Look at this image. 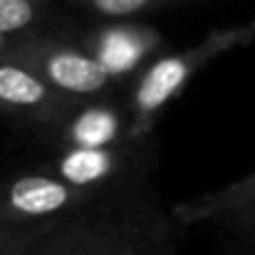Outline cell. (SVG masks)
I'll return each mask as SVG.
<instances>
[{"label": "cell", "mask_w": 255, "mask_h": 255, "mask_svg": "<svg viewBox=\"0 0 255 255\" xmlns=\"http://www.w3.org/2000/svg\"><path fill=\"white\" fill-rule=\"evenodd\" d=\"M27 65L0 55V114L45 129L47 134L77 107Z\"/></svg>", "instance_id": "6"}, {"label": "cell", "mask_w": 255, "mask_h": 255, "mask_svg": "<svg viewBox=\"0 0 255 255\" xmlns=\"http://www.w3.org/2000/svg\"><path fill=\"white\" fill-rule=\"evenodd\" d=\"M112 196L117 193L80 191L47 169L10 173L0 181V238L40 233L87 208H94Z\"/></svg>", "instance_id": "3"}, {"label": "cell", "mask_w": 255, "mask_h": 255, "mask_svg": "<svg viewBox=\"0 0 255 255\" xmlns=\"http://www.w3.org/2000/svg\"><path fill=\"white\" fill-rule=\"evenodd\" d=\"M50 2L40 0H0V52L10 40L47 30Z\"/></svg>", "instance_id": "10"}, {"label": "cell", "mask_w": 255, "mask_h": 255, "mask_svg": "<svg viewBox=\"0 0 255 255\" xmlns=\"http://www.w3.org/2000/svg\"><path fill=\"white\" fill-rule=\"evenodd\" d=\"M60 149H104L131 141V117L127 102L99 97L80 102L52 131Z\"/></svg>", "instance_id": "8"}, {"label": "cell", "mask_w": 255, "mask_h": 255, "mask_svg": "<svg viewBox=\"0 0 255 255\" xmlns=\"http://www.w3.org/2000/svg\"><path fill=\"white\" fill-rule=\"evenodd\" d=\"M77 10H85L89 15L107 20H136L139 15H149L164 7H173L188 0H70Z\"/></svg>", "instance_id": "11"}, {"label": "cell", "mask_w": 255, "mask_h": 255, "mask_svg": "<svg viewBox=\"0 0 255 255\" xmlns=\"http://www.w3.org/2000/svg\"><path fill=\"white\" fill-rule=\"evenodd\" d=\"M0 55L27 65L52 89L77 102L114 97L119 87L77 37H65L52 30L10 40Z\"/></svg>", "instance_id": "4"}, {"label": "cell", "mask_w": 255, "mask_h": 255, "mask_svg": "<svg viewBox=\"0 0 255 255\" xmlns=\"http://www.w3.org/2000/svg\"><path fill=\"white\" fill-rule=\"evenodd\" d=\"M211 223L218 226L226 236L255 246V201L241 206V208H233V211L221 213V216L213 218Z\"/></svg>", "instance_id": "12"}, {"label": "cell", "mask_w": 255, "mask_h": 255, "mask_svg": "<svg viewBox=\"0 0 255 255\" xmlns=\"http://www.w3.org/2000/svg\"><path fill=\"white\" fill-rule=\"evenodd\" d=\"M218 255H255V246L253 243H246V241H238V238H226Z\"/></svg>", "instance_id": "13"}, {"label": "cell", "mask_w": 255, "mask_h": 255, "mask_svg": "<svg viewBox=\"0 0 255 255\" xmlns=\"http://www.w3.org/2000/svg\"><path fill=\"white\" fill-rule=\"evenodd\" d=\"M146 141H127L104 149H57L45 169L89 193H119L149 183L154 156Z\"/></svg>", "instance_id": "5"}, {"label": "cell", "mask_w": 255, "mask_h": 255, "mask_svg": "<svg viewBox=\"0 0 255 255\" xmlns=\"http://www.w3.org/2000/svg\"><path fill=\"white\" fill-rule=\"evenodd\" d=\"M87 50L104 65V70L122 85L124 77H139L164 47V37L151 25L139 20H107L77 37Z\"/></svg>", "instance_id": "7"}, {"label": "cell", "mask_w": 255, "mask_h": 255, "mask_svg": "<svg viewBox=\"0 0 255 255\" xmlns=\"http://www.w3.org/2000/svg\"><path fill=\"white\" fill-rule=\"evenodd\" d=\"M255 42V20L228 25L208 32L201 42L186 50L159 55L131 80L127 107L131 117V141H146L161 112L186 89V85L216 57Z\"/></svg>", "instance_id": "2"}, {"label": "cell", "mask_w": 255, "mask_h": 255, "mask_svg": "<svg viewBox=\"0 0 255 255\" xmlns=\"http://www.w3.org/2000/svg\"><path fill=\"white\" fill-rule=\"evenodd\" d=\"M176 223L151 183L22 238H0V255H178Z\"/></svg>", "instance_id": "1"}, {"label": "cell", "mask_w": 255, "mask_h": 255, "mask_svg": "<svg viewBox=\"0 0 255 255\" xmlns=\"http://www.w3.org/2000/svg\"><path fill=\"white\" fill-rule=\"evenodd\" d=\"M40 2H52V0H40Z\"/></svg>", "instance_id": "14"}, {"label": "cell", "mask_w": 255, "mask_h": 255, "mask_svg": "<svg viewBox=\"0 0 255 255\" xmlns=\"http://www.w3.org/2000/svg\"><path fill=\"white\" fill-rule=\"evenodd\" d=\"M251 201H255V171H251L248 176H243V178H238L228 186H223V188H216V191L203 193L198 198L176 203L171 208V216H173V223L178 228H191V226L211 223L221 213L241 208Z\"/></svg>", "instance_id": "9"}]
</instances>
